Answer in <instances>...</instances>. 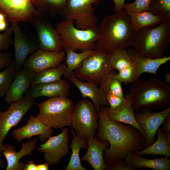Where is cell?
Listing matches in <instances>:
<instances>
[{"instance_id": "obj_1", "label": "cell", "mask_w": 170, "mask_h": 170, "mask_svg": "<svg viewBox=\"0 0 170 170\" xmlns=\"http://www.w3.org/2000/svg\"><path fill=\"white\" fill-rule=\"evenodd\" d=\"M97 112L99 127L96 138L109 143V147L105 150L104 160L107 166L145 148V138L138 129L130 124L110 119L104 107Z\"/></svg>"}, {"instance_id": "obj_2", "label": "cell", "mask_w": 170, "mask_h": 170, "mask_svg": "<svg viewBox=\"0 0 170 170\" xmlns=\"http://www.w3.org/2000/svg\"><path fill=\"white\" fill-rule=\"evenodd\" d=\"M98 30L95 50L110 54L132 45L134 32L130 18L124 9L105 16L98 25Z\"/></svg>"}, {"instance_id": "obj_3", "label": "cell", "mask_w": 170, "mask_h": 170, "mask_svg": "<svg viewBox=\"0 0 170 170\" xmlns=\"http://www.w3.org/2000/svg\"><path fill=\"white\" fill-rule=\"evenodd\" d=\"M128 94L135 112L142 107L152 110L170 106V86L157 76L146 80L139 78L129 87Z\"/></svg>"}, {"instance_id": "obj_4", "label": "cell", "mask_w": 170, "mask_h": 170, "mask_svg": "<svg viewBox=\"0 0 170 170\" xmlns=\"http://www.w3.org/2000/svg\"><path fill=\"white\" fill-rule=\"evenodd\" d=\"M170 41V20H162L156 27H144L134 32L132 45L142 56L160 58L164 57Z\"/></svg>"}, {"instance_id": "obj_5", "label": "cell", "mask_w": 170, "mask_h": 170, "mask_svg": "<svg viewBox=\"0 0 170 170\" xmlns=\"http://www.w3.org/2000/svg\"><path fill=\"white\" fill-rule=\"evenodd\" d=\"M38 106L39 112L36 117L47 126L61 129L70 126L74 105L67 97L49 98Z\"/></svg>"}, {"instance_id": "obj_6", "label": "cell", "mask_w": 170, "mask_h": 170, "mask_svg": "<svg viewBox=\"0 0 170 170\" xmlns=\"http://www.w3.org/2000/svg\"><path fill=\"white\" fill-rule=\"evenodd\" d=\"M55 29L60 35L63 48L76 52L94 50L98 38V25L82 30L74 26V21L65 19L58 23Z\"/></svg>"}, {"instance_id": "obj_7", "label": "cell", "mask_w": 170, "mask_h": 170, "mask_svg": "<svg viewBox=\"0 0 170 170\" xmlns=\"http://www.w3.org/2000/svg\"><path fill=\"white\" fill-rule=\"evenodd\" d=\"M70 127L75 130L79 137H95L99 123L97 112L93 103L83 99L74 105Z\"/></svg>"}, {"instance_id": "obj_8", "label": "cell", "mask_w": 170, "mask_h": 170, "mask_svg": "<svg viewBox=\"0 0 170 170\" xmlns=\"http://www.w3.org/2000/svg\"><path fill=\"white\" fill-rule=\"evenodd\" d=\"M110 54L94 50L86 58L80 67L75 70V76L79 79L97 84L113 69L110 61Z\"/></svg>"}, {"instance_id": "obj_9", "label": "cell", "mask_w": 170, "mask_h": 170, "mask_svg": "<svg viewBox=\"0 0 170 170\" xmlns=\"http://www.w3.org/2000/svg\"><path fill=\"white\" fill-rule=\"evenodd\" d=\"M102 0H67L65 17L74 21L76 27L86 30L97 25L96 6Z\"/></svg>"}, {"instance_id": "obj_10", "label": "cell", "mask_w": 170, "mask_h": 170, "mask_svg": "<svg viewBox=\"0 0 170 170\" xmlns=\"http://www.w3.org/2000/svg\"><path fill=\"white\" fill-rule=\"evenodd\" d=\"M37 104L35 99L25 95L21 99L10 104L6 111H0V153L4 148L3 142L10 130L17 125L28 110Z\"/></svg>"}, {"instance_id": "obj_11", "label": "cell", "mask_w": 170, "mask_h": 170, "mask_svg": "<svg viewBox=\"0 0 170 170\" xmlns=\"http://www.w3.org/2000/svg\"><path fill=\"white\" fill-rule=\"evenodd\" d=\"M31 22L36 31L40 49L56 52L62 50L63 48L60 35L47 18L37 12Z\"/></svg>"}, {"instance_id": "obj_12", "label": "cell", "mask_w": 170, "mask_h": 170, "mask_svg": "<svg viewBox=\"0 0 170 170\" xmlns=\"http://www.w3.org/2000/svg\"><path fill=\"white\" fill-rule=\"evenodd\" d=\"M0 12L10 22H31L37 14L33 0H0Z\"/></svg>"}, {"instance_id": "obj_13", "label": "cell", "mask_w": 170, "mask_h": 170, "mask_svg": "<svg viewBox=\"0 0 170 170\" xmlns=\"http://www.w3.org/2000/svg\"><path fill=\"white\" fill-rule=\"evenodd\" d=\"M10 27L14 35L13 42L14 53L13 60L20 68L28 58L39 48L37 40L33 39L22 29L18 23L10 22Z\"/></svg>"}, {"instance_id": "obj_14", "label": "cell", "mask_w": 170, "mask_h": 170, "mask_svg": "<svg viewBox=\"0 0 170 170\" xmlns=\"http://www.w3.org/2000/svg\"><path fill=\"white\" fill-rule=\"evenodd\" d=\"M134 114L137 124L144 131L145 138L144 145L146 148L154 143L157 130L170 114V107L156 113H154L152 109L146 108L140 109Z\"/></svg>"}, {"instance_id": "obj_15", "label": "cell", "mask_w": 170, "mask_h": 170, "mask_svg": "<svg viewBox=\"0 0 170 170\" xmlns=\"http://www.w3.org/2000/svg\"><path fill=\"white\" fill-rule=\"evenodd\" d=\"M67 128L54 136H50L44 143L40 145L37 150L44 153V160L49 165L59 164L61 160L68 154L69 134Z\"/></svg>"}, {"instance_id": "obj_16", "label": "cell", "mask_w": 170, "mask_h": 170, "mask_svg": "<svg viewBox=\"0 0 170 170\" xmlns=\"http://www.w3.org/2000/svg\"><path fill=\"white\" fill-rule=\"evenodd\" d=\"M65 56V53L63 50L56 52L39 48L28 58L22 67L37 73L58 66Z\"/></svg>"}, {"instance_id": "obj_17", "label": "cell", "mask_w": 170, "mask_h": 170, "mask_svg": "<svg viewBox=\"0 0 170 170\" xmlns=\"http://www.w3.org/2000/svg\"><path fill=\"white\" fill-rule=\"evenodd\" d=\"M64 76L78 88L83 99H87L88 97L91 99L97 111L103 107H109L110 105L106 99L105 93L98 86V84L82 81L75 76L73 72Z\"/></svg>"}, {"instance_id": "obj_18", "label": "cell", "mask_w": 170, "mask_h": 170, "mask_svg": "<svg viewBox=\"0 0 170 170\" xmlns=\"http://www.w3.org/2000/svg\"><path fill=\"white\" fill-rule=\"evenodd\" d=\"M36 73L24 67L18 70L5 96L4 100L10 104L23 98L31 87Z\"/></svg>"}, {"instance_id": "obj_19", "label": "cell", "mask_w": 170, "mask_h": 170, "mask_svg": "<svg viewBox=\"0 0 170 170\" xmlns=\"http://www.w3.org/2000/svg\"><path fill=\"white\" fill-rule=\"evenodd\" d=\"M53 129L39 121L36 117L31 115L26 125L14 130L12 135L14 139L20 142L24 139L38 135L40 140L45 142L51 136Z\"/></svg>"}, {"instance_id": "obj_20", "label": "cell", "mask_w": 170, "mask_h": 170, "mask_svg": "<svg viewBox=\"0 0 170 170\" xmlns=\"http://www.w3.org/2000/svg\"><path fill=\"white\" fill-rule=\"evenodd\" d=\"M37 139L35 138L27 142L22 143V147L20 151L15 152V148L13 145L10 144H3V149L0 157L4 156L7 161V165L6 170H23L25 164L21 162L20 159L23 156L31 155L32 154V151L35 149L37 142Z\"/></svg>"}, {"instance_id": "obj_21", "label": "cell", "mask_w": 170, "mask_h": 170, "mask_svg": "<svg viewBox=\"0 0 170 170\" xmlns=\"http://www.w3.org/2000/svg\"><path fill=\"white\" fill-rule=\"evenodd\" d=\"M70 86L64 79L53 82L42 83L31 87L25 94L36 99L41 96L49 98L68 96Z\"/></svg>"}, {"instance_id": "obj_22", "label": "cell", "mask_w": 170, "mask_h": 170, "mask_svg": "<svg viewBox=\"0 0 170 170\" xmlns=\"http://www.w3.org/2000/svg\"><path fill=\"white\" fill-rule=\"evenodd\" d=\"M88 150L81 159L88 162L94 170H105L107 165L103 157V152L109 146L108 141L101 142L95 137L90 136L86 138Z\"/></svg>"}, {"instance_id": "obj_23", "label": "cell", "mask_w": 170, "mask_h": 170, "mask_svg": "<svg viewBox=\"0 0 170 170\" xmlns=\"http://www.w3.org/2000/svg\"><path fill=\"white\" fill-rule=\"evenodd\" d=\"M126 51L133 62L137 78L144 73L156 76L157 71L160 66L170 60L169 56L157 59L144 57L138 54L134 48H128Z\"/></svg>"}, {"instance_id": "obj_24", "label": "cell", "mask_w": 170, "mask_h": 170, "mask_svg": "<svg viewBox=\"0 0 170 170\" xmlns=\"http://www.w3.org/2000/svg\"><path fill=\"white\" fill-rule=\"evenodd\" d=\"M126 100L120 108L114 110H110L108 107H104L107 116L111 120L124 123L130 124L138 129L145 138L144 130L137 124L135 116L134 111L132 107V101L128 94Z\"/></svg>"}, {"instance_id": "obj_25", "label": "cell", "mask_w": 170, "mask_h": 170, "mask_svg": "<svg viewBox=\"0 0 170 170\" xmlns=\"http://www.w3.org/2000/svg\"><path fill=\"white\" fill-rule=\"evenodd\" d=\"M125 158V161L128 164L137 170L143 168L154 170H170V160L166 157L149 159L132 152L128 154Z\"/></svg>"}, {"instance_id": "obj_26", "label": "cell", "mask_w": 170, "mask_h": 170, "mask_svg": "<svg viewBox=\"0 0 170 170\" xmlns=\"http://www.w3.org/2000/svg\"><path fill=\"white\" fill-rule=\"evenodd\" d=\"M156 134L157 139L154 143L141 150L133 152L141 156L146 155H161L168 158L169 157L170 132L163 131L161 128H159Z\"/></svg>"}, {"instance_id": "obj_27", "label": "cell", "mask_w": 170, "mask_h": 170, "mask_svg": "<svg viewBox=\"0 0 170 170\" xmlns=\"http://www.w3.org/2000/svg\"><path fill=\"white\" fill-rule=\"evenodd\" d=\"M38 14L46 18L55 15L65 17L67 0H33Z\"/></svg>"}, {"instance_id": "obj_28", "label": "cell", "mask_w": 170, "mask_h": 170, "mask_svg": "<svg viewBox=\"0 0 170 170\" xmlns=\"http://www.w3.org/2000/svg\"><path fill=\"white\" fill-rule=\"evenodd\" d=\"M71 132L73 135L71 143L69 147L72 152L66 170H87L82 165L79 157V152L82 148L87 149L88 145L86 139L78 136L74 129L71 127Z\"/></svg>"}, {"instance_id": "obj_29", "label": "cell", "mask_w": 170, "mask_h": 170, "mask_svg": "<svg viewBox=\"0 0 170 170\" xmlns=\"http://www.w3.org/2000/svg\"><path fill=\"white\" fill-rule=\"evenodd\" d=\"M124 10L130 18L134 32L142 27L155 26L162 20L148 10L135 13Z\"/></svg>"}, {"instance_id": "obj_30", "label": "cell", "mask_w": 170, "mask_h": 170, "mask_svg": "<svg viewBox=\"0 0 170 170\" xmlns=\"http://www.w3.org/2000/svg\"><path fill=\"white\" fill-rule=\"evenodd\" d=\"M66 66L61 63L58 66L36 73L31 87L36 85L57 81L60 80L65 72Z\"/></svg>"}, {"instance_id": "obj_31", "label": "cell", "mask_w": 170, "mask_h": 170, "mask_svg": "<svg viewBox=\"0 0 170 170\" xmlns=\"http://www.w3.org/2000/svg\"><path fill=\"white\" fill-rule=\"evenodd\" d=\"M64 51L65 53V63L67 65L66 71L64 74H67L80 67L82 61L93 54L94 50H86L80 53H77L69 48H64Z\"/></svg>"}, {"instance_id": "obj_32", "label": "cell", "mask_w": 170, "mask_h": 170, "mask_svg": "<svg viewBox=\"0 0 170 170\" xmlns=\"http://www.w3.org/2000/svg\"><path fill=\"white\" fill-rule=\"evenodd\" d=\"M122 82L117 74L113 69L99 84V87L104 92H109L121 97H124Z\"/></svg>"}, {"instance_id": "obj_33", "label": "cell", "mask_w": 170, "mask_h": 170, "mask_svg": "<svg viewBox=\"0 0 170 170\" xmlns=\"http://www.w3.org/2000/svg\"><path fill=\"white\" fill-rule=\"evenodd\" d=\"M19 68L13 60L0 72V97L5 96Z\"/></svg>"}, {"instance_id": "obj_34", "label": "cell", "mask_w": 170, "mask_h": 170, "mask_svg": "<svg viewBox=\"0 0 170 170\" xmlns=\"http://www.w3.org/2000/svg\"><path fill=\"white\" fill-rule=\"evenodd\" d=\"M110 61L112 69L119 71L133 65L131 58L125 49L118 50L110 54Z\"/></svg>"}, {"instance_id": "obj_35", "label": "cell", "mask_w": 170, "mask_h": 170, "mask_svg": "<svg viewBox=\"0 0 170 170\" xmlns=\"http://www.w3.org/2000/svg\"><path fill=\"white\" fill-rule=\"evenodd\" d=\"M148 11L162 20H170V0H150Z\"/></svg>"}, {"instance_id": "obj_36", "label": "cell", "mask_w": 170, "mask_h": 170, "mask_svg": "<svg viewBox=\"0 0 170 170\" xmlns=\"http://www.w3.org/2000/svg\"><path fill=\"white\" fill-rule=\"evenodd\" d=\"M150 0H134L132 2L124 3L123 9L138 13L148 11Z\"/></svg>"}, {"instance_id": "obj_37", "label": "cell", "mask_w": 170, "mask_h": 170, "mask_svg": "<svg viewBox=\"0 0 170 170\" xmlns=\"http://www.w3.org/2000/svg\"><path fill=\"white\" fill-rule=\"evenodd\" d=\"M117 75L121 82L125 84L133 82L138 79L133 64L131 66L119 71Z\"/></svg>"}, {"instance_id": "obj_38", "label": "cell", "mask_w": 170, "mask_h": 170, "mask_svg": "<svg viewBox=\"0 0 170 170\" xmlns=\"http://www.w3.org/2000/svg\"><path fill=\"white\" fill-rule=\"evenodd\" d=\"M104 93L110 105L109 108L111 110H114L120 108L126 100L125 97L118 96L110 92H105Z\"/></svg>"}, {"instance_id": "obj_39", "label": "cell", "mask_w": 170, "mask_h": 170, "mask_svg": "<svg viewBox=\"0 0 170 170\" xmlns=\"http://www.w3.org/2000/svg\"><path fill=\"white\" fill-rule=\"evenodd\" d=\"M12 34L10 27H8L4 33L0 34V52L8 49L13 43Z\"/></svg>"}, {"instance_id": "obj_40", "label": "cell", "mask_w": 170, "mask_h": 170, "mask_svg": "<svg viewBox=\"0 0 170 170\" xmlns=\"http://www.w3.org/2000/svg\"><path fill=\"white\" fill-rule=\"evenodd\" d=\"M105 170H137L135 168L128 164L123 159L107 166Z\"/></svg>"}, {"instance_id": "obj_41", "label": "cell", "mask_w": 170, "mask_h": 170, "mask_svg": "<svg viewBox=\"0 0 170 170\" xmlns=\"http://www.w3.org/2000/svg\"><path fill=\"white\" fill-rule=\"evenodd\" d=\"M13 60V58L10 53L0 52V70L9 65Z\"/></svg>"}, {"instance_id": "obj_42", "label": "cell", "mask_w": 170, "mask_h": 170, "mask_svg": "<svg viewBox=\"0 0 170 170\" xmlns=\"http://www.w3.org/2000/svg\"><path fill=\"white\" fill-rule=\"evenodd\" d=\"M115 3L114 11L115 13H117L122 11L123 6L124 4L125 0H113Z\"/></svg>"}, {"instance_id": "obj_43", "label": "cell", "mask_w": 170, "mask_h": 170, "mask_svg": "<svg viewBox=\"0 0 170 170\" xmlns=\"http://www.w3.org/2000/svg\"><path fill=\"white\" fill-rule=\"evenodd\" d=\"M161 128L163 131L170 132V114L165 119Z\"/></svg>"}, {"instance_id": "obj_44", "label": "cell", "mask_w": 170, "mask_h": 170, "mask_svg": "<svg viewBox=\"0 0 170 170\" xmlns=\"http://www.w3.org/2000/svg\"><path fill=\"white\" fill-rule=\"evenodd\" d=\"M24 170H37V164L32 161H30L25 164Z\"/></svg>"}, {"instance_id": "obj_45", "label": "cell", "mask_w": 170, "mask_h": 170, "mask_svg": "<svg viewBox=\"0 0 170 170\" xmlns=\"http://www.w3.org/2000/svg\"><path fill=\"white\" fill-rule=\"evenodd\" d=\"M49 164L46 162L40 164H37V170H48Z\"/></svg>"}, {"instance_id": "obj_46", "label": "cell", "mask_w": 170, "mask_h": 170, "mask_svg": "<svg viewBox=\"0 0 170 170\" xmlns=\"http://www.w3.org/2000/svg\"><path fill=\"white\" fill-rule=\"evenodd\" d=\"M7 27V24L6 20L0 22V31L5 30Z\"/></svg>"}, {"instance_id": "obj_47", "label": "cell", "mask_w": 170, "mask_h": 170, "mask_svg": "<svg viewBox=\"0 0 170 170\" xmlns=\"http://www.w3.org/2000/svg\"><path fill=\"white\" fill-rule=\"evenodd\" d=\"M165 82L167 83H170V72H167L165 74Z\"/></svg>"}, {"instance_id": "obj_48", "label": "cell", "mask_w": 170, "mask_h": 170, "mask_svg": "<svg viewBox=\"0 0 170 170\" xmlns=\"http://www.w3.org/2000/svg\"><path fill=\"white\" fill-rule=\"evenodd\" d=\"M5 17L2 13L0 12V22L5 20Z\"/></svg>"}, {"instance_id": "obj_49", "label": "cell", "mask_w": 170, "mask_h": 170, "mask_svg": "<svg viewBox=\"0 0 170 170\" xmlns=\"http://www.w3.org/2000/svg\"><path fill=\"white\" fill-rule=\"evenodd\" d=\"M6 165L5 162L0 159V167H3Z\"/></svg>"}]
</instances>
